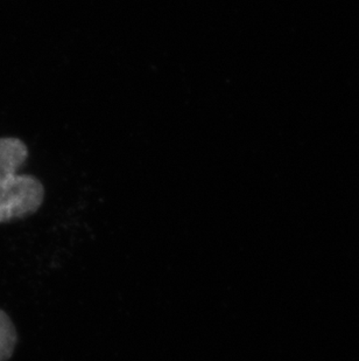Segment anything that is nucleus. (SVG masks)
Wrapping results in <instances>:
<instances>
[{"label": "nucleus", "instance_id": "nucleus-2", "mask_svg": "<svg viewBox=\"0 0 359 361\" xmlns=\"http://www.w3.org/2000/svg\"><path fill=\"white\" fill-rule=\"evenodd\" d=\"M17 344V329L10 316L0 309V361L10 360Z\"/></svg>", "mask_w": 359, "mask_h": 361}, {"label": "nucleus", "instance_id": "nucleus-1", "mask_svg": "<svg viewBox=\"0 0 359 361\" xmlns=\"http://www.w3.org/2000/svg\"><path fill=\"white\" fill-rule=\"evenodd\" d=\"M28 157L24 140L0 137V225L28 218L44 204L46 191L41 180L19 173Z\"/></svg>", "mask_w": 359, "mask_h": 361}]
</instances>
